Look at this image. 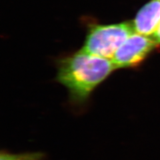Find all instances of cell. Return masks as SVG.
Segmentation results:
<instances>
[{"label": "cell", "mask_w": 160, "mask_h": 160, "mask_svg": "<svg viewBox=\"0 0 160 160\" xmlns=\"http://www.w3.org/2000/svg\"><path fill=\"white\" fill-rule=\"evenodd\" d=\"M151 37L153 38L157 45L160 44V22L158 25V26L157 27L156 31L154 32V33L152 35Z\"/></svg>", "instance_id": "8992f818"}, {"label": "cell", "mask_w": 160, "mask_h": 160, "mask_svg": "<svg viewBox=\"0 0 160 160\" xmlns=\"http://www.w3.org/2000/svg\"><path fill=\"white\" fill-rule=\"evenodd\" d=\"M57 67V82L68 89L70 102L75 105L86 103L99 85L116 69L111 59L82 49L59 59Z\"/></svg>", "instance_id": "6da1fadb"}, {"label": "cell", "mask_w": 160, "mask_h": 160, "mask_svg": "<svg viewBox=\"0 0 160 160\" xmlns=\"http://www.w3.org/2000/svg\"><path fill=\"white\" fill-rule=\"evenodd\" d=\"M132 22L135 32L151 36L160 22V0H151L144 5Z\"/></svg>", "instance_id": "277c9868"}, {"label": "cell", "mask_w": 160, "mask_h": 160, "mask_svg": "<svg viewBox=\"0 0 160 160\" xmlns=\"http://www.w3.org/2000/svg\"><path fill=\"white\" fill-rule=\"evenodd\" d=\"M134 32L132 22L89 24L82 49L89 54L112 60L119 48Z\"/></svg>", "instance_id": "7a4b0ae2"}, {"label": "cell", "mask_w": 160, "mask_h": 160, "mask_svg": "<svg viewBox=\"0 0 160 160\" xmlns=\"http://www.w3.org/2000/svg\"><path fill=\"white\" fill-rule=\"evenodd\" d=\"M158 46L151 36L134 32L119 48L112 59L117 69L138 66Z\"/></svg>", "instance_id": "3957f363"}, {"label": "cell", "mask_w": 160, "mask_h": 160, "mask_svg": "<svg viewBox=\"0 0 160 160\" xmlns=\"http://www.w3.org/2000/svg\"><path fill=\"white\" fill-rule=\"evenodd\" d=\"M43 155L40 152H31L21 154L2 152L0 160H42Z\"/></svg>", "instance_id": "5b68a950"}]
</instances>
